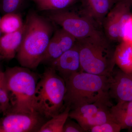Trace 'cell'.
I'll return each mask as SVG.
<instances>
[{
	"label": "cell",
	"mask_w": 132,
	"mask_h": 132,
	"mask_svg": "<svg viewBox=\"0 0 132 132\" xmlns=\"http://www.w3.org/2000/svg\"><path fill=\"white\" fill-rule=\"evenodd\" d=\"M49 21L34 12L28 15L21 45L16 55L21 67L36 69L41 63L53 31Z\"/></svg>",
	"instance_id": "6da1fadb"
},
{
	"label": "cell",
	"mask_w": 132,
	"mask_h": 132,
	"mask_svg": "<svg viewBox=\"0 0 132 132\" xmlns=\"http://www.w3.org/2000/svg\"><path fill=\"white\" fill-rule=\"evenodd\" d=\"M110 76L97 75L83 71L71 76L65 81V108L68 106L71 110L86 104L110 100Z\"/></svg>",
	"instance_id": "7a4b0ae2"
},
{
	"label": "cell",
	"mask_w": 132,
	"mask_h": 132,
	"mask_svg": "<svg viewBox=\"0 0 132 132\" xmlns=\"http://www.w3.org/2000/svg\"><path fill=\"white\" fill-rule=\"evenodd\" d=\"M112 43L103 32L78 40L82 71L110 76L116 65V47Z\"/></svg>",
	"instance_id": "3957f363"
},
{
	"label": "cell",
	"mask_w": 132,
	"mask_h": 132,
	"mask_svg": "<svg viewBox=\"0 0 132 132\" xmlns=\"http://www.w3.org/2000/svg\"><path fill=\"white\" fill-rule=\"evenodd\" d=\"M65 82L51 67L38 80L34 99L35 111L48 120L63 111Z\"/></svg>",
	"instance_id": "277c9868"
},
{
	"label": "cell",
	"mask_w": 132,
	"mask_h": 132,
	"mask_svg": "<svg viewBox=\"0 0 132 132\" xmlns=\"http://www.w3.org/2000/svg\"><path fill=\"white\" fill-rule=\"evenodd\" d=\"M4 72L10 105L8 113L36 112L34 99L37 75L22 67L7 68Z\"/></svg>",
	"instance_id": "5b68a950"
},
{
	"label": "cell",
	"mask_w": 132,
	"mask_h": 132,
	"mask_svg": "<svg viewBox=\"0 0 132 132\" xmlns=\"http://www.w3.org/2000/svg\"><path fill=\"white\" fill-rule=\"evenodd\" d=\"M50 12L48 15L50 20L60 26L77 40L103 32L101 27L82 11V14L65 10Z\"/></svg>",
	"instance_id": "8992f818"
},
{
	"label": "cell",
	"mask_w": 132,
	"mask_h": 132,
	"mask_svg": "<svg viewBox=\"0 0 132 132\" xmlns=\"http://www.w3.org/2000/svg\"><path fill=\"white\" fill-rule=\"evenodd\" d=\"M132 0H120L105 17L102 31L110 42L120 43L124 40L125 27L132 16Z\"/></svg>",
	"instance_id": "52a82bcc"
},
{
	"label": "cell",
	"mask_w": 132,
	"mask_h": 132,
	"mask_svg": "<svg viewBox=\"0 0 132 132\" xmlns=\"http://www.w3.org/2000/svg\"><path fill=\"white\" fill-rule=\"evenodd\" d=\"M112 105L110 100L99 101L70 110L69 117L78 122L85 132H89L95 126L116 121L110 111Z\"/></svg>",
	"instance_id": "ba28073f"
},
{
	"label": "cell",
	"mask_w": 132,
	"mask_h": 132,
	"mask_svg": "<svg viewBox=\"0 0 132 132\" xmlns=\"http://www.w3.org/2000/svg\"><path fill=\"white\" fill-rule=\"evenodd\" d=\"M47 120L36 112H10L0 119V132H38Z\"/></svg>",
	"instance_id": "9c48e42d"
},
{
	"label": "cell",
	"mask_w": 132,
	"mask_h": 132,
	"mask_svg": "<svg viewBox=\"0 0 132 132\" xmlns=\"http://www.w3.org/2000/svg\"><path fill=\"white\" fill-rule=\"evenodd\" d=\"M65 81L73 74L82 71L78 44L66 51L57 60L50 64Z\"/></svg>",
	"instance_id": "30bf717a"
},
{
	"label": "cell",
	"mask_w": 132,
	"mask_h": 132,
	"mask_svg": "<svg viewBox=\"0 0 132 132\" xmlns=\"http://www.w3.org/2000/svg\"><path fill=\"white\" fill-rule=\"evenodd\" d=\"M109 95L118 102L132 101V74L114 69L110 76Z\"/></svg>",
	"instance_id": "8fae6325"
},
{
	"label": "cell",
	"mask_w": 132,
	"mask_h": 132,
	"mask_svg": "<svg viewBox=\"0 0 132 132\" xmlns=\"http://www.w3.org/2000/svg\"><path fill=\"white\" fill-rule=\"evenodd\" d=\"M82 11L102 28L104 19L118 0H81Z\"/></svg>",
	"instance_id": "7c38bea8"
},
{
	"label": "cell",
	"mask_w": 132,
	"mask_h": 132,
	"mask_svg": "<svg viewBox=\"0 0 132 132\" xmlns=\"http://www.w3.org/2000/svg\"><path fill=\"white\" fill-rule=\"evenodd\" d=\"M24 30V24L20 30L0 37V54L5 59L12 60L16 56L21 45Z\"/></svg>",
	"instance_id": "4fadbf2b"
},
{
	"label": "cell",
	"mask_w": 132,
	"mask_h": 132,
	"mask_svg": "<svg viewBox=\"0 0 132 132\" xmlns=\"http://www.w3.org/2000/svg\"><path fill=\"white\" fill-rule=\"evenodd\" d=\"M116 64L121 71L132 74V42L124 40L116 47Z\"/></svg>",
	"instance_id": "5bb4252c"
},
{
	"label": "cell",
	"mask_w": 132,
	"mask_h": 132,
	"mask_svg": "<svg viewBox=\"0 0 132 132\" xmlns=\"http://www.w3.org/2000/svg\"><path fill=\"white\" fill-rule=\"evenodd\" d=\"M70 108L65 107L63 111L47 121L38 132H63L64 124L69 116Z\"/></svg>",
	"instance_id": "9a60e30c"
},
{
	"label": "cell",
	"mask_w": 132,
	"mask_h": 132,
	"mask_svg": "<svg viewBox=\"0 0 132 132\" xmlns=\"http://www.w3.org/2000/svg\"><path fill=\"white\" fill-rule=\"evenodd\" d=\"M24 26L21 15L19 13H10L1 17L0 29L2 34H9L20 30Z\"/></svg>",
	"instance_id": "2e32d148"
},
{
	"label": "cell",
	"mask_w": 132,
	"mask_h": 132,
	"mask_svg": "<svg viewBox=\"0 0 132 132\" xmlns=\"http://www.w3.org/2000/svg\"><path fill=\"white\" fill-rule=\"evenodd\" d=\"M64 52L56 35L54 34L50 39L41 63L49 65L59 58Z\"/></svg>",
	"instance_id": "e0dca14e"
},
{
	"label": "cell",
	"mask_w": 132,
	"mask_h": 132,
	"mask_svg": "<svg viewBox=\"0 0 132 132\" xmlns=\"http://www.w3.org/2000/svg\"><path fill=\"white\" fill-rule=\"evenodd\" d=\"M77 0H36L40 11L63 10L75 3Z\"/></svg>",
	"instance_id": "ac0fdd59"
},
{
	"label": "cell",
	"mask_w": 132,
	"mask_h": 132,
	"mask_svg": "<svg viewBox=\"0 0 132 132\" xmlns=\"http://www.w3.org/2000/svg\"><path fill=\"white\" fill-rule=\"evenodd\" d=\"M0 106L2 113L5 116L9 112L10 108V103L5 72L0 67Z\"/></svg>",
	"instance_id": "d6986e66"
},
{
	"label": "cell",
	"mask_w": 132,
	"mask_h": 132,
	"mask_svg": "<svg viewBox=\"0 0 132 132\" xmlns=\"http://www.w3.org/2000/svg\"><path fill=\"white\" fill-rule=\"evenodd\" d=\"M111 113L115 121L121 129L132 128V114L122 111L113 105L110 109Z\"/></svg>",
	"instance_id": "ffe728a7"
},
{
	"label": "cell",
	"mask_w": 132,
	"mask_h": 132,
	"mask_svg": "<svg viewBox=\"0 0 132 132\" xmlns=\"http://www.w3.org/2000/svg\"><path fill=\"white\" fill-rule=\"evenodd\" d=\"M54 34L65 52L73 47L78 42L72 36L62 29L57 30Z\"/></svg>",
	"instance_id": "44dd1931"
},
{
	"label": "cell",
	"mask_w": 132,
	"mask_h": 132,
	"mask_svg": "<svg viewBox=\"0 0 132 132\" xmlns=\"http://www.w3.org/2000/svg\"><path fill=\"white\" fill-rule=\"evenodd\" d=\"M25 0H0V13L3 14L17 13Z\"/></svg>",
	"instance_id": "7402d4cb"
},
{
	"label": "cell",
	"mask_w": 132,
	"mask_h": 132,
	"mask_svg": "<svg viewBox=\"0 0 132 132\" xmlns=\"http://www.w3.org/2000/svg\"><path fill=\"white\" fill-rule=\"evenodd\" d=\"M122 130L117 122L114 121H108L93 127L89 130L90 132H119Z\"/></svg>",
	"instance_id": "603a6c76"
},
{
	"label": "cell",
	"mask_w": 132,
	"mask_h": 132,
	"mask_svg": "<svg viewBox=\"0 0 132 132\" xmlns=\"http://www.w3.org/2000/svg\"><path fill=\"white\" fill-rule=\"evenodd\" d=\"M85 130L78 122H76L69 116L64 124L63 132H85Z\"/></svg>",
	"instance_id": "cb8c5ba5"
},
{
	"label": "cell",
	"mask_w": 132,
	"mask_h": 132,
	"mask_svg": "<svg viewBox=\"0 0 132 132\" xmlns=\"http://www.w3.org/2000/svg\"><path fill=\"white\" fill-rule=\"evenodd\" d=\"M120 110L132 114V101H131L118 102L114 105Z\"/></svg>",
	"instance_id": "d4e9b609"
},
{
	"label": "cell",
	"mask_w": 132,
	"mask_h": 132,
	"mask_svg": "<svg viewBox=\"0 0 132 132\" xmlns=\"http://www.w3.org/2000/svg\"><path fill=\"white\" fill-rule=\"evenodd\" d=\"M124 40L132 42V16L125 27Z\"/></svg>",
	"instance_id": "484cf974"
},
{
	"label": "cell",
	"mask_w": 132,
	"mask_h": 132,
	"mask_svg": "<svg viewBox=\"0 0 132 132\" xmlns=\"http://www.w3.org/2000/svg\"><path fill=\"white\" fill-rule=\"evenodd\" d=\"M1 16H0V23H1ZM2 35V33L1 32V29H0V37Z\"/></svg>",
	"instance_id": "4316f807"
},
{
	"label": "cell",
	"mask_w": 132,
	"mask_h": 132,
	"mask_svg": "<svg viewBox=\"0 0 132 132\" xmlns=\"http://www.w3.org/2000/svg\"><path fill=\"white\" fill-rule=\"evenodd\" d=\"M3 59H5L4 57L2 56L1 55H0V61L1 60H3Z\"/></svg>",
	"instance_id": "83f0119b"
},
{
	"label": "cell",
	"mask_w": 132,
	"mask_h": 132,
	"mask_svg": "<svg viewBox=\"0 0 132 132\" xmlns=\"http://www.w3.org/2000/svg\"><path fill=\"white\" fill-rule=\"evenodd\" d=\"M2 113V111H1V106H0V114H1V113ZM0 119H1V118H0Z\"/></svg>",
	"instance_id": "f1b7e54d"
},
{
	"label": "cell",
	"mask_w": 132,
	"mask_h": 132,
	"mask_svg": "<svg viewBox=\"0 0 132 132\" xmlns=\"http://www.w3.org/2000/svg\"></svg>",
	"instance_id": "f546056e"
},
{
	"label": "cell",
	"mask_w": 132,
	"mask_h": 132,
	"mask_svg": "<svg viewBox=\"0 0 132 132\" xmlns=\"http://www.w3.org/2000/svg\"><path fill=\"white\" fill-rule=\"evenodd\" d=\"M120 1V0H118V1Z\"/></svg>",
	"instance_id": "4dcf8cb0"
},
{
	"label": "cell",
	"mask_w": 132,
	"mask_h": 132,
	"mask_svg": "<svg viewBox=\"0 0 132 132\" xmlns=\"http://www.w3.org/2000/svg\"><path fill=\"white\" fill-rule=\"evenodd\" d=\"M0 55H1V54H0Z\"/></svg>",
	"instance_id": "1f68e13d"
}]
</instances>
